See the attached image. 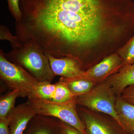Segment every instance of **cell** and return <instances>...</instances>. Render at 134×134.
<instances>
[{"instance_id": "8", "label": "cell", "mask_w": 134, "mask_h": 134, "mask_svg": "<svg viewBox=\"0 0 134 134\" xmlns=\"http://www.w3.org/2000/svg\"><path fill=\"white\" fill-rule=\"evenodd\" d=\"M29 100L15 107L8 115L9 134H22L31 120L37 115Z\"/></svg>"}, {"instance_id": "15", "label": "cell", "mask_w": 134, "mask_h": 134, "mask_svg": "<svg viewBox=\"0 0 134 134\" xmlns=\"http://www.w3.org/2000/svg\"><path fill=\"white\" fill-rule=\"evenodd\" d=\"M20 97L18 90H11L0 97V119L7 117L10 113L15 108L16 99Z\"/></svg>"}, {"instance_id": "22", "label": "cell", "mask_w": 134, "mask_h": 134, "mask_svg": "<svg viewBox=\"0 0 134 134\" xmlns=\"http://www.w3.org/2000/svg\"><path fill=\"white\" fill-rule=\"evenodd\" d=\"M9 124L7 117L0 119V134H9Z\"/></svg>"}, {"instance_id": "10", "label": "cell", "mask_w": 134, "mask_h": 134, "mask_svg": "<svg viewBox=\"0 0 134 134\" xmlns=\"http://www.w3.org/2000/svg\"><path fill=\"white\" fill-rule=\"evenodd\" d=\"M104 82L111 86L116 95L121 96L127 87L134 85V63L124 65Z\"/></svg>"}, {"instance_id": "6", "label": "cell", "mask_w": 134, "mask_h": 134, "mask_svg": "<svg viewBox=\"0 0 134 134\" xmlns=\"http://www.w3.org/2000/svg\"><path fill=\"white\" fill-rule=\"evenodd\" d=\"M124 65L122 59L116 53L104 58L98 64L85 71L81 77L98 84L105 81Z\"/></svg>"}, {"instance_id": "13", "label": "cell", "mask_w": 134, "mask_h": 134, "mask_svg": "<svg viewBox=\"0 0 134 134\" xmlns=\"http://www.w3.org/2000/svg\"><path fill=\"white\" fill-rule=\"evenodd\" d=\"M59 81L64 84L75 97L88 93L97 85L82 77L71 79L61 77Z\"/></svg>"}, {"instance_id": "12", "label": "cell", "mask_w": 134, "mask_h": 134, "mask_svg": "<svg viewBox=\"0 0 134 134\" xmlns=\"http://www.w3.org/2000/svg\"><path fill=\"white\" fill-rule=\"evenodd\" d=\"M115 110L122 129L129 134H134V105L118 96Z\"/></svg>"}, {"instance_id": "18", "label": "cell", "mask_w": 134, "mask_h": 134, "mask_svg": "<svg viewBox=\"0 0 134 134\" xmlns=\"http://www.w3.org/2000/svg\"><path fill=\"white\" fill-rule=\"evenodd\" d=\"M0 40L9 41L12 49L19 48L23 46L19 38L16 36H13L8 28L3 25H0Z\"/></svg>"}, {"instance_id": "20", "label": "cell", "mask_w": 134, "mask_h": 134, "mask_svg": "<svg viewBox=\"0 0 134 134\" xmlns=\"http://www.w3.org/2000/svg\"><path fill=\"white\" fill-rule=\"evenodd\" d=\"M60 134H83L75 127L58 119Z\"/></svg>"}, {"instance_id": "14", "label": "cell", "mask_w": 134, "mask_h": 134, "mask_svg": "<svg viewBox=\"0 0 134 134\" xmlns=\"http://www.w3.org/2000/svg\"><path fill=\"white\" fill-rule=\"evenodd\" d=\"M56 83L53 84L48 82H39L33 95L29 98L53 102L56 93Z\"/></svg>"}, {"instance_id": "5", "label": "cell", "mask_w": 134, "mask_h": 134, "mask_svg": "<svg viewBox=\"0 0 134 134\" xmlns=\"http://www.w3.org/2000/svg\"><path fill=\"white\" fill-rule=\"evenodd\" d=\"M115 95L111 86L104 82L96 85L88 93L76 97L75 100L77 105L110 115L120 126L115 110Z\"/></svg>"}, {"instance_id": "9", "label": "cell", "mask_w": 134, "mask_h": 134, "mask_svg": "<svg viewBox=\"0 0 134 134\" xmlns=\"http://www.w3.org/2000/svg\"><path fill=\"white\" fill-rule=\"evenodd\" d=\"M58 120L54 117L37 114L22 134H60Z\"/></svg>"}, {"instance_id": "2", "label": "cell", "mask_w": 134, "mask_h": 134, "mask_svg": "<svg viewBox=\"0 0 134 134\" xmlns=\"http://www.w3.org/2000/svg\"><path fill=\"white\" fill-rule=\"evenodd\" d=\"M19 48L12 49L3 55L10 62L23 68L38 82L52 83L54 76L46 55L33 40H27Z\"/></svg>"}, {"instance_id": "4", "label": "cell", "mask_w": 134, "mask_h": 134, "mask_svg": "<svg viewBox=\"0 0 134 134\" xmlns=\"http://www.w3.org/2000/svg\"><path fill=\"white\" fill-rule=\"evenodd\" d=\"M37 114L51 116L72 126L83 134H87L83 121L76 110L75 98L64 103H56L38 99L28 98Z\"/></svg>"}, {"instance_id": "21", "label": "cell", "mask_w": 134, "mask_h": 134, "mask_svg": "<svg viewBox=\"0 0 134 134\" xmlns=\"http://www.w3.org/2000/svg\"><path fill=\"white\" fill-rule=\"evenodd\" d=\"M121 97L125 101L134 105V85L125 88Z\"/></svg>"}, {"instance_id": "17", "label": "cell", "mask_w": 134, "mask_h": 134, "mask_svg": "<svg viewBox=\"0 0 134 134\" xmlns=\"http://www.w3.org/2000/svg\"><path fill=\"white\" fill-rule=\"evenodd\" d=\"M56 93L53 102L64 103L74 99L76 97L73 96L66 86L59 81L56 82Z\"/></svg>"}, {"instance_id": "11", "label": "cell", "mask_w": 134, "mask_h": 134, "mask_svg": "<svg viewBox=\"0 0 134 134\" xmlns=\"http://www.w3.org/2000/svg\"><path fill=\"white\" fill-rule=\"evenodd\" d=\"M81 110L82 121L87 134H118L103 118L83 108Z\"/></svg>"}, {"instance_id": "16", "label": "cell", "mask_w": 134, "mask_h": 134, "mask_svg": "<svg viewBox=\"0 0 134 134\" xmlns=\"http://www.w3.org/2000/svg\"><path fill=\"white\" fill-rule=\"evenodd\" d=\"M117 53L122 59L124 65L134 63V34L124 45L119 48Z\"/></svg>"}, {"instance_id": "3", "label": "cell", "mask_w": 134, "mask_h": 134, "mask_svg": "<svg viewBox=\"0 0 134 134\" xmlns=\"http://www.w3.org/2000/svg\"><path fill=\"white\" fill-rule=\"evenodd\" d=\"M0 79L11 90H18L20 97H30L39 82L19 65L8 60L0 50Z\"/></svg>"}, {"instance_id": "1", "label": "cell", "mask_w": 134, "mask_h": 134, "mask_svg": "<svg viewBox=\"0 0 134 134\" xmlns=\"http://www.w3.org/2000/svg\"><path fill=\"white\" fill-rule=\"evenodd\" d=\"M15 24L22 43L35 41L46 55L83 64L86 50L103 34L104 20L116 14L117 0H20Z\"/></svg>"}, {"instance_id": "19", "label": "cell", "mask_w": 134, "mask_h": 134, "mask_svg": "<svg viewBox=\"0 0 134 134\" xmlns=\"http://www.w3.org/2000/svg\"><path fill=\"white\" fill-rule=\"evenodd\" d=\"M20 0H7L8 8L10 14L15 19L19 21L21 19L22 13L19 7Z\"/></svg>"}, {"instance_id": "7", "label": "cell", "mask_w": 134, "mask_h": 134, "mask_svg": "<svg viewBox=\"0 0 134 134\" xmlns=\"http://www.w3.org/2000/svg\"><path fill=\"white\" fill-rule=\"evenodd\" d=\"M46 55L54 76H60L67 79L82 76L85 70L81 63L77 59L70 57L57 58Z\"/></svg>"}]
</instances>
